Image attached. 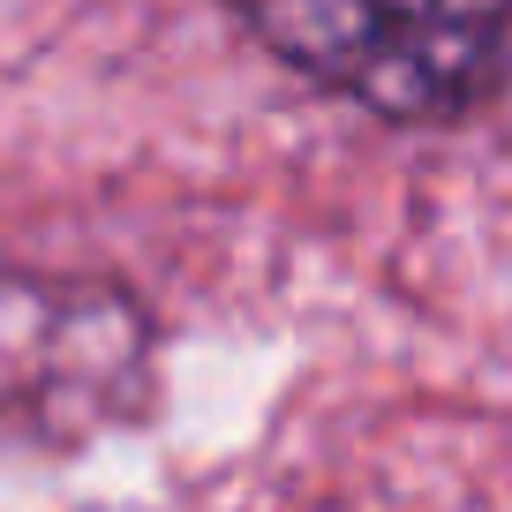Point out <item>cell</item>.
<instances>
[{
    "instance_id": "1",
    "label": "cell",
    "mask_w": 512,
    "mask_h": 512,
    "mask_svg": "<svg viewBox=\"0 0 512 512\" xmlns=\"http://www.w3.org/2000/svg\"><path fill=\"white\" fill-rule=\"evenodd\" d=\"M249 38L317 91L354 98L400 128L467 121L512 83V8H249Z\"/></svg>"
}]
</instances>
